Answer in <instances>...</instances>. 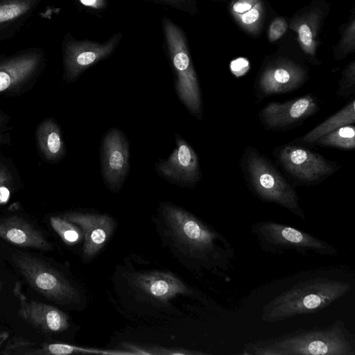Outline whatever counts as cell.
I'll return each instance as SVG.
<instances>
[{"label": "cell", "instance_id": "obj_1", "mask_svg": "<svg viewBox=\"0 0 355 355\" xmlns=\"http://www.w3.org/2000/svg\"><path fill=\"white\" fill-rule=\"evenodd\" d=\"M162 213L170 236L199 266L216 273L233 268L235 250L220 232L175 205L163 204Z\"/></svg>", "mask_w": 355, "mask_h": 355}, {"label": "cell", "instance_id": "obj_2", "mask_svg": "<svg viewBox=\"0 0 355 355\" xmlns=\"http://www.w3.org/2000/svg\"><path fill=\"white\" fill-rule=\"evenodd\" d=\"M246 355H355V338L341 320L299 329L244 345Z\"/></svg>", "mask_w": 355, "mask_h": 355}, {"label": "cell", "instance_id": "obj_3", "mask_svg": "<svg viewBox=\"0 0 355 355\" xmlns=\"http://www.w3.org/2000/svg\"><path fill=\"white\" fill-rule=\"evenodd\" d=\"M351 289L352 284L348 282L320 277L304 279L266 304L261 320L275 323L319 312L343 297Z\"/></svg>", "mask_w": 355, "mask_h": 355}, {"label": "cell", "instance_id": "obj_4", "mask_svg": "<svg viewBox=\"0 0 355 355\" xmlns=\"http://www.w3.org/2000/svg\"><path fill=\"white\" fill-rule=\"evenodd\" d=\"M245 168L250 185L257 196L262 200L280 205L305 220V214L300 207L295 190L256 149H247Z\"/></svg>", "mask_w": 355, "mask_h": 355}, {"label": "cell", "instance_id": "obj_5", "mask_svg": "<svg viewBox=\"0 0 355 355\" xmlns=\"http://www.w3.org/2000/svg\"><path fill=\"white\" fill-rule=\"evenodd\" d=\"M251 232L265 252L280 255L295 251L306 256H333L338 251L330 243L295 227L274 221L252 225Z\"/></svg>", "mask_w": 355, "mask_h": 355}, {"label": "cell", "instance_id": "obj_6", "mask_svg": "<svg viewBox=\"0 0 355 355\" xmlns=\"http://www.w3.org/2000/svg\"><path fill=\"white\" fill-rule=\"evenodd\" d=\"M163 28L175 73L177 94L189 111L198 119L202 116V100L198 78L193 67L184 35L179 26L165 18Z\"/></svg>", "mask_w": 355, "mask_h": 355}, {"label": "cell", "instance_id": "obj_7", "mask_svg": "<svg viewBox=\"0 0 355 355\" xmlns=\"http://www.w3.org/2000/svg\"><path fill=\"white\" fill-rule=\"evenodd\" d=\"M12 261L29 284L46 297L62 304L79 300L78 291L60 272L43 261L21 252H15Z\"/></svg>", "mask_w": 355, "mask_h": 355}, {"label": "cell", "instance_id": "obj_8", "mask_svg": "<svg viewBox=\"0 0 355 355\" xmlns=\"http://www.w3.org/2000/svg\"><path fill=\"white\" fill-rule=\"evenodd\" d=\"M278 159L293 178L304 182H315L333 173L334 164L309 149L287 145L278 153Z\"/></svg>", "mask_w": 355, "mask_h": 355}, {"label": "cell", "instance_id": "obj_9", "mask_svg": "<svg viewBox=\"0 0 355 355\" xmlns=\"http://www.w3.org/2000/svg\"><path fill=\"white\" fill-rule=\"evenodd\" d=\"M128 168V142L120 130L112 128L101 145V172L107 187L113 191L119 190Z\"/></svg>", "mask_w": 355, "mask_h": 355}, {"label": "cell", "instance_id": "obj_10", "mask_svg": "<svg viewBox=\"0 0 355 355\" xmlns=\"http://www.w3.org/2000/svg\"><path fill=\"white\" fill-rule=\"evenodd\" d=\"M119 40V35H116L103 43L76 40L69 42L65 46L64 55L67 78L76 80L89 67L107 57Z\"/></svg>", "mask_w": 355, "mask_h": 355}, {"label": "cell", "instance_id": "obj_11", "mask_svg": "<svg viewBox=\"0 0 355 355\" xmlns=\"http://www.w3.org/2000/svg\"><path fill=\"white\" fill-rule=\"evenodd\" d=\"M176 148L168 159L159 162L157 171L168 181L183 185L196 183L200 178L198 157L180 136H175Z\"/></svg>", "mask_w": 355, "mask_h": 355}, {"label": "cell", "instance_id": "obj_12", "mask_svg": "<svg viewBox=\"0 0 355 355\" xmlns=\"http://www.w3.org/2000/svg\"><path fill=\"white\" fill-rule=\"evenodd\" d=\"M318 110L316 99L311 94L286 102H272L260 112L259 116L268 128H287L311 116Z\"/></svg>", "mask_w": 355, "mask_h": 355}, {"label": "cell", "instance_id": "obj_13", "mask_svg": "<svg viewBox=\"0 0 355 355\" xmlns=\"http://www.w3.org/2000/svg\"><path fill=\"white\" fill-rule=\"evenodd\" d=\"M62 217L81 228L85 239L83 254L88 259L104 246L114 229L113 219L105 214L71 211Z\"/></svg>", "mask_w": 355, "mask_h": 355}, {"label": "cell", "instance_id": "obj_14", "mask_svg": "<svg viewBox=\"0 0 355 355\" xmlns=\"http://www.w3.org/2000/svg\"><path fill=\"white\" fill-rule=\"evenodd\" d=\"M14 293L20 304L19 313L29 324L43 331L51 333L61 332L69 328V317L59 309L42 302L28 300L21 293L19 283L16 284Z\"/></svg>", "mask_w": 355, "mask_h": 355}, {"label": "cell", "instance_id": "obj_15", "mask_svg": "<svg viewBox=\"0 0 355 355\" xmlns=\"http://www.w3.org/2000/svg\"><path fill=\"white\" fill-rule=\"evenodd\" d=\"M133 285L148 297L159 302H166L178 294L190 291L178 278L170 272H147L137 275Z\"/></svg>", "mask_w": 355, "mask_h": 355}, {"label": "cell", "instance_id": "obj_16", "mask_svg": "<svg viewBox=\"0 0 355 355\" xmlns=\"http://www.w3.org/2000/svg\"><path fill=\"white\" fill-rule=\"evenodd\" d=\"M39 51H28L0 62V92L17 86L30 78L41 62Z\"/></svg>", "mask_w": 355, "mask_h": 355}, {"label": "cell", "instance_id": "obj_17", "mask_svg": "<svg viewBox=\"0 0 355 355\" xmlns=\"http://www.w3.org/2000/svg\"><path fill=\"white\" fill-rule=\"evenodd\" d=\"M0 238L15 245L49 250L50 243L30 223L18 216L0 218Z\"/></svg>", "mask_w": 355, "mask_h": 355}, {"label": "cell", "instance_id": "obj_18", "mask_svg": "<svg viewBox=\"0 0 355 355\" xmlns=\"http://www.w3.org/2000/svg\"><path fill=\"white\" fill-rule=\"evenodd\" d=\"M302 80L299 70L281 66L269 69L262 75L257 90L261 96L286 93L295 89Z\"/></svg>", "mask_w": 355, "mask_h": 355}, {"label": "cell", "instance_id": "obj_19", "mask_svg": "<svg viewBox=\"0 0 355 355\" xmlns=\"http://www.w3.org/2000/svg\"><path fill=\"white\" fill-rule=\"evenodd\" d=\"M40 0H0V38L17 28L39 4Z\"/></svg>", "mask_w": 355, "mask_h": 355}, {"label": "cell", "instance_id": "obj_20", "mask_svg": "<svg viewBox=\"0 0 355 355\" xmlns=\"http://www.w3.org/2000/svg\"><path fill=\"white\" fill-rule=\"evenodd\" d=\"M355 122V101L354 99L346 105L340 111L328 118L322 123L312 129L303 136L302 140L306 143H315L322 136L338 128L354 124Z\"/></svg>", "mask_w": 355, "mask_h": 355}, {"label": "cell", "instance_id": "obj_21", "mask_svg": "<svg viewBox=\"0 0 355 355\" xmlns=\"http://www.w3.org/2000/svg\"><path fill=\"white\" fill-rule=\"evenodd\" d=\"M40 148L49 159L59 158L64 150L59 128L52 119L43 121L37 131Z\"/></svg>", "mask_w": 355, "mask_h": 355}, {"label": "cell", "instance_id": "obj_22", "mask_svg": "<svg viewBox=\"0 0 355 355\" xmlns=\"http://www.w3.org/2000/svg\"><path fill=\"white\" fill-rule=\"evenodd\" d=\"M315 144L342 149L355 147V127L353 124L338 128L318 139Z\"/></svg>", "mask_w": 355, "mask_h": 355}, {"label": "cell", "instance_id": "obj_23", "mask_svg": "<svg viewBox=\"0 0 355 355\" xmlns=\"http://www.w3.org/2000/svg\"><path fill=\"white\" fill-rule=\"evenodd\" d=\"M50 224L53 230L67 245L75 244L81 239V232L78 227L62 216H51Z\"/></svg>", "mask_w": 355, "mask_h": 355}, {"label": "cell", "instance_id": "obj_24", "mask_svg": "<svg viewBox=\"0 0 355 355\" xmlns=\"http://www.w3.org/2000/svg\"><path fill=\"white\" fill-rule=\"evenodd\" d=\"M85 352H94V351L77 347L67 344L53 343L44 344L40 348L30 349L28 351H25L23 354L30 355H67Z\"/></svg>", "mask_w": 355, "mask_h": 355}, {"label": "cell", "instance_id": "obj_25", "mask_svg": "<svg viewBox=\"0 0 355 355\" xmlns=\"http://www.w3.org/2000/svg\"><path fill=\"white\" fill-rule=\"evenodd\" d=\"M340 87L337 91V94L342 97H347L354 93V71L348 72L343 77L340 83Z\"/></svg>", "mask_w": 355, "mask_h": 355}, {"label": "cell", "instance_id": "obj_26", "mask_svg": "<svg viewBox=\"0 0 355 355\" xmlns=\"http://www.w3.org/2000/svg\"><path fill=\"white\" fill-rule=\"evenodd\" d=\"M10 178L3 170L0 169V205L6 203L10 196Z\"/></svg>", "mask_w": 355, "mask_h": 355}, {"label": "cell", "instance_id": "obj_27", "mask_svg": "<svg viewBox=\"0 0 355 355\" xmlns=\"http://www.w3.org/2000/svg\"><path fill=\"white\" fill-rule=\"evenodd\" d=\"M287 24L286 21L282 19H276L274 20L269 30V39L273 42L279 39L286 31Z\"/></svg>", "mask_w": 355, "mask_h": 355}, {"label": "cell", "instance_id": "obj_28", "mask_svg": "<svg viewBox=\"0 0 355 355\" xmlns=\"http://www.w3.org/2000/svg\"><path fill=\"white\" fill-rule=\"evenodd\" d=\"M299 37L300 41L305 45L309 46L312 43V33L309 26L306 24H302L298 29Z\"/></svg>", "mask_w": 355, "mask_h": 355}, {"label": "cell", "instance_id": "obj_29", "mask_svg": "<svg viewBox=\"0 0 355 355\" xmlns=\"http://www.w3.org/2000/svg\"><path fill=\"white\" fill-rule=\"evenodd\" d=\"M259 16V11L255 9L249 10L246 13L242 16V21L243 23L250 24L255 22Z\"/></svg>", "mask_w": 355, "mask_h": 355}, {"label": "cell", "instance_id": "obj_30", "mask_svg": "<svg viewBox=\"0 0 355 355\" xmlns=\"http://www.w3.org/2000/svg\"><path fill=\"white\" fill-rule=\"evenodd\" d=\"M248 65V62L243 58L237 59L231 64L232 69L234 71L241 70V68L245 67Z\"/></svg>", "mask_w": 355, "mask_h": 355}, {"label": "cell", "instance_id": "obj_31", "mask_svg": "<svg viewBox=\"0 0 355 355\" xmlns=\"http://www.w3.org/2000/svg\"><path fill=\"white\" fill-rule=\"evenodd\" d=\"M80 2L87 6L94 8H101L104 4L103 0H80Z\"/></svg>", "mask_w": 355, "mask_h": 355}, {"label": "cell", "instance_id": "obj_32", "mask_svg": "<svg viewBox=\"0 0 355 355\" xmlns=\"http://www.w3.org/2000/svg\"><path fill=\"white\" fill-rule=\"evenodd\" d=\"M251 5L247 2H237L234 3L233 9L236 12H243L249 10Z\"/></svg>", "mask_w": 355, "mask_h": 355}, {"label": "cell", "instance_id": "obj_33", "mask_svg": "<svg viewBox=\"0 0 355 355\" xmlns=\"http://www.w3.org/2000/svg\"><path fill=\"white\" fill-rule=\"evenodd\" d=\"M9 336V333L8 331H1L0 332V347L3 345V343L6 340V339Z\"/></svg>", "mask_w": 355, "mask_h": 355}, {"label": "cell", "instance_id": "obj_34", "mask_svg": "<svg viewBox=\"0 0 355 355\" xmlns=\"http://www.w3.org/2000/svg\"><path fill=\"white\" fill-rule=\"evenodd\" d=\"M169 4L175 5V6H180V4L183 3L184 0H159Z\"/></svg>", "mask_w": 355, "mask_h": 355}, {"label": "cell", "instance_id": "obj_35", "mask_svg": "<svg viewBox=\"0 0 355 355\" xmlns=\"http://www.w3.org/2000/svg\"><path fill=\"white\" fill-rule=\"evenodd\" d=\"M4 121V118L0 114V141L2 140L3 137V135L2 133V125Z\"/></svg>", "mask_w": 355, "mask_h": 355}, {"label": "cell", "instance_id": "obj_36", "mask_svg": "<svg viewBox=\"0 0 355 355\" xmlns=\"http://www.w3.org/2000/svg\"><path fill=\"white\" fill-rule=\"evenodd\" d=\"M1 283H0V289H1Z\"/></svg>", "mask_w": 355, "mask_h": 355}]
</instances>
